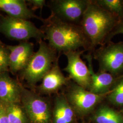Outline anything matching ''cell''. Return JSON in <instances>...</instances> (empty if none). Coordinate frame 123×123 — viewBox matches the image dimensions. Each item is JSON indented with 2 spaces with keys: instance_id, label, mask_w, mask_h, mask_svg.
Wrapping results in <instances>:
<instances>
[{
  "instance_id": "cell-1",
  "label": "cell",
  "mask_w": 123,
  "mask_h": 123,
  "mask_svg": "<svg viewBox=\"0 0 123 123\" xmlns=\"http://www.w3.org/2000/svg\"><path fill=\"white\" fill-rule=\"evenodd\" d=\"M42 22L43 24L40 29L44 39L58 54L81 49L92 53L91 45L80 25L62 22L51 14Z\"/></svg>"
},
{
  "instance_id": "cell-2",
  "label": "cell",
  "mask_w": 123,
  "mask_h": 123,
  "mask_svg": "<svg viewBox=\"0 0 123 123\" xmlns=\"http://www.w3.org/2000/svg\"><path fill=\"white\" fill-rule=\"evenodd\" d=\"M119 20L101 8L94 0H90L80 26L91 45L92 53L98 46L106 44L108 37Z\"/></svg>"
},
{
  "instance_id": "cell-3",
  "label": "cell",
  "mask_w": 123,
  "mask_h": 123,
  "mask_svg": "<svg viewBox=\"0 0 123 123\" xmlns=\"http://www.w3.org/2000/svg\"><path fill=\"white\" fill-rule=\"evenodd\" d=\"M38 43V50L33 53L26 67L20 72L21 79L31 87L42 80L61 55L43 40Z\"/></svg>"
},
{
  "instance_id": "cell-4",
  "label": "cell",
  "mask_w": 123,
  "mask_h": 123,
  "mask_svg": "<svg viewBox=\"0 0 123 123\" xmlns=\"http://www.w3.org/2000/svg\"><path fill=\"white\" fill-rule=\"evenodd\" d=\"M0 33L10 39L22 42L35 38L38 42L45 37L40 28L36 27L31 21L7 15L0 16Z\"/></svg>"
},
{
  "instance_id": "cell-5",
  "label": "cell",
  "mask_w": 123,
  "mask_h": 123,
  "mask_svg": "<svg viewBox=\"0 0 123 123\" xmlns=\"http://www.w3.org/2000/svg\"><path fill=\"white\" fill-rule=\"evenodd\" d=\"M98 63V72H106L115 76L123 72V42L104 44L92 53Z\"/></svg>"
},
{
  "instance_id": "cell-6",
  "label": "cell",
  "mask_w": 123,
  "mask_h": 123,
  "mask_svg": "<svg viewBox=\"0 0 123 123\" xmlns=\"http://www.w3.org/2000/svg\"><path fill=\"white\" fill-rule=\"evenodd\" d=\"M21 104L30 123H50L52 119L49 101L22 85Z\"/></svg>"
},
{
  "instance_id": "cell-7",
  "label": "cell",
  "mask_w": 123,
  "mask_h": 123,
  "mask_svg": "<svg viewBox=\"0 0 123 123\" xmlns=\"http://www.w3.org/2000/svg\"><path fill=\"white\" fill-rule=\"evenodd\" d=\"M90 0H52L48 6L51 15L62 21L80 25Z\"/></svg>"
},
{
  "instance_id": "cell-8",
  "label": "cell",
  "mask_w": 123,
  "mask_h": 123,
  "mask_svg": "<svg viewBox=\"0 0 123 123\" xmlns=\"http://www.w3.org/2000/svg\"><path fill=\"white\" fill-rule=\"evenodd\" d=\"M106 95L95 94L74 83L68 88L64 95L74 111L79 114L85 115L91 111Z\"/></svg>"
},
{
  "instance_id": "cell-9",
  "label": "cell",
  "mask_w": 123,
  "mask_h": 123,
  "mask_svg": "<svg viewBox=\"0 0 123 123\" xmlns=\"http://www.w3.org/2000/svg\"><path fill=\"white\" fill-rule=\"evenodd\" d=\"M85 51L79 50L65 53L68 64L63 70L68 73L69 78L76 84L88 90L91 83V74L88 66L81 57Z\"/></svg>"
},
{
  "instance_id": "cell-10",
  "label": "cell",
  "mask_w": 123,
  "mask_h": 123,
  "mask_svg": "<svg viewBox=\"0 0 123 123\" xmlns=\"http://www.w3.org/2000/svg\"><path fill=\"white\" fill-rule=\"evenodd\" d=\"M7 47L10 51L9 70L16 74L24 69L34 53V44L23 41L18 45H7Z\"/></svg>"
},
{
  "instance_id": "cell-11",
  "label": "cell",
  "mask_w": 123,
  "mask_h": 123,
  "mask_svg": "<svg viewBox=\"0 0 123 123\" xmlns=\"http://www.w3.org/2000/svg\"><path fill=\"white\" fill-rule=\"evenodd\" d=\"M87 60L88 68L91 76V83L89 91L97 94H107L114 82V76L108 73L98 72L95 73L92 65V54L88 53L83 55Z\"/></svg>"
},
{
  "instance_id": "cell-12",
  "label": "cell",
  "mask_w": 123,
  "mask_h": 123,
  "mask_svg": "<svg viewBox=\"0 0 123 123\" xmlns=\"http://www.w3.org/2000/svg\"><path fill=\"white\" fill-rule=\"evenodd\" d=\"M57 57L50 70L42 79V82L38 89L40 92L50 94L55 93L68 82L67 79L62 73L59 65V59Z\"/></svg>"
},
{
  "instance_id": "cell-13",
  "label": "cell",
  "mask_w": 123,
  "mask_h": 123,
  "mask_svg": "<svg viewBox=\"0 0 123 123\" xmlns=\"http://www.w3.org/2000/svg\"><path fill=\"white\" fill-rule=\"evenodd\" d=\"M22 85L9 75V72L0 73V102L21 103Z\"/></svg>"
},
{
  "instance_id": "cell-14",
  "label": "cell",
  "mask_w": 123,
  "mask_h": 123,
  "mask_svg": "<svg viewBox=\"0 0 123 123\" xmlns=\"http://www.w3.org/2000/svg\"><path fill=\"white\" fill-rule=\"evenodd\" d=\"M0 10L12 18L27 20L37 18L41 21L43 18L36 15L34 12L28 7L24 0H0Z\"/></svg>"
},
{
  "instance_id": "cell-15",
  "label": "cell",
  "mask_w": 123,
  "mask_h": 123,
  "mask_svg": "<svg viewBox=\"0 0 123 123\" xmlns=\"http://www.w3.org/2000/svg\"><path fill=\"white\" fill-rule=\"evenodd\" d=\"M74 111L64 94L57 95L54 102L53 123H73L74 119Z\"/></svg>"
},
{
  "instance_id": "cell-16",
  "label": "cell",
  "mask_w": 123,
  "mask_h": 123,
  "mask_svg": "<svg viewBox=\"0 0 123 123\" xmlns=\"http://www.w3.org/2000/svg\"><path fill=\"white\" fill-rule=\"evenodd\" d=\"M9 123H30L21 103H3Z\"/></svg>"
},
{
  "instance_id": "cell-17",
  "label": "cell",
  "mask_w": 123,
  "mask_h": 123,
  "mask_svg": "<svg viewBox=\"0 0 123 123\" xmlns=\"http://www.w3.org/2000/svg\"><path fill=\"white\" fill-rule=\"evenodd\" d=\"M93 120L96 123H123L122 116L106 106H101L93 115Z\"/></svg>"
},
{
  "instance_id": "cell-18",
  "label": "cell",
  "mask_w": 123,
  "mask_h": 123,
  "mask_svg": "<svg viewBox=\"0 0 123 123\" xmlns=\"http://www.w3.org/2000/svg\"><path fill=\"white\" fill-rule=\"evenodd\" d=\"M101 8L119 18H123V0H94Z\"/></svg>"
},
{
  "instance_id": "cell-19",
  "label": "cell",
  "mask_w": 123,
  "mask_h": 123,
  "mask_svg": "<svg viewBox=\"0 0 123 123\" xmlns=\"http://www.w3.org/2000/svg\"><path fill=\"white\" fill-rule=\"evenodd\" d=\"M108 94V98L112 104L123 105V77Z\"/></svg>"
},
{
  "instance_id": "cell-20",
  "label": "cell",
  "mask_w": 123,
  "mask_h": 123,
  "mask_svg": "<svg viewBox=\"0 0 123 123\" xmlns=\"http://www.w3.org/2000/svg\"><path fill=\"white\" fill-rule=\"evenodd\" d=\"M10 51L0 40V73L9 71Z\"/></svg>"
},
{
  "instance_id": "cell-21",
  "label": "cell",
  "mask_w": 123,
  "mask_h": 123,
  "mask_svg": "<svg viewBox=\"0 0 123 123\" xmlns=\"http://www.w3.org/2000/svg\"><path fill=\"white\" fill-rule=\"evenodd\" d=\"M26 1L27 5H29L30 9L33 12L36 10L40 9L41 12L43 7L46 6V2L45 0H28Z\"/></svg>"
},
{
  "instance_id": "cell-22",
  "label": "cell",
  "mask_w": 123,
  "mask_h": 123,
  "mask_svg": "<svg viewBox=\"0 0 123 123\" xmlns=\"http://www.w3.org/2000/svg\"><path fill=\"white\" fill-rule=\"evenodd\" d=\"M119 34H123V18L119 21L113 30L111 32L110 35L107 38L106 44L110 42V40L113 37H114V36Z\"/></svg>"
},
{
  "instance_id": "cell-23",
  "label": "cell",
  "mask_w": 123,
  "mask_h": 123,
  "mask_svg": "<svg viewBox=\"0 0 123 123\" xmlns=\"http://www.w3.org/2000/svg\"><path fill=\"white\" fill-rule=\"evenodd\" d=\"M0 104L1 107L0 110V123H9L4 107L2 104Z\"/></svg>"
},
{
  "instance_id": "cell-24",
  "label": "cell",
  "mask_w": 123,
  "mask_h": 123,
  "mask_svg": "<svg viewBox=\"0 0 123 123\" xmlns=\"http://www.w3.org/2000/svg\"><path fill=\"white\" fill-rule=\"evenodd\" d=\"M1 104H0V109H1Z\"/></svg>"
},
{
  "instance_id": "cell-25",
  "label": "cell",
  "mask_w": 123,
  "mask_h": 123,
  "mask_svg": "<svg viewBox=\"0 0 123 123\" xmlns=\"http://www.w3.org/2000/svg\"></svg>"
},
{
  "instance_id": "cell-26",
  "label": "cell",
  "mask_w": 123,
  "mask_h": 123,
  "mask_svg": "<svg viewBox=\"0 0 123 123\" xmlns=\"http://www.w3.org/2000/svg\"></svg>"
}]
</instances>
